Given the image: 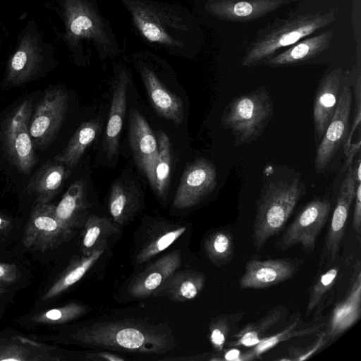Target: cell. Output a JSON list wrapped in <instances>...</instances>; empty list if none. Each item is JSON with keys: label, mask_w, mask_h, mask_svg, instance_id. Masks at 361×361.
Returning a JSON list of instances; mask_svg holds the SVG:
<instances>
[{"label": "cell", "mask_w": 361, "mask_h": 361, "mask_svg": "<svg viewBox=\"0 0 361 361\" xmlns=\"http://www.w3.org/2000/svg\"><path fill=\"white\" fill-rule=\"evenodd\" d=\"M119 231L118 224L108 218L97 216L88 217L83 225L81 241L82 255L89 256L97 250H105L108 238Z\"/></svg>", "instance_id": "obj_31"}, {"label": "cell", "mask_w": 361, "mask_h": 361, "mask_svg": "<svg viewBox=\"0 0 361 361\" xmlns=\"http://www.w3.org/2000/svg\"><path fill=\"white\" fill-rule=\"evenodd\" d=\"M32 112V99H26L4 121L1 139L7 156L23 174H28L37 159L29 132Z\"/></svg>", "instance_id": "obj_6"}, {"label": "cell", "mask_w": 361, "mask_h": 361, "mask_svg": "<svg viewBox=\"0 0 361 361\" xmlns=\"http://www.w3.org/2000/svg\"><path fill=\"white\" fill-rule=\"evenodd\" d=\"M286 313L287 309L285 306L279 305L273 307L259 320L246 324L243 329L234 333L231 336L233 341H227L226 345L231 347L243 346L245 348H252L256 345L263 338L268 336L267 334L271 329L281 322Z\"/></svg>", "instance_id": "obj_28"}, {"label": "cell", "mask_w": 361, "mask_h": 361, "mask_svg": "<svg viewBox=\"0 0 361 361\" xmlns=\"http://www.w3.org/2000/svg\"><path fill=\"white\" fill-rule=\"evenodd\" d=\"M328 343L329 341L324 330L318 336L317 341L310 345L307 346L306 348L290 347L289 348V355L291 357L290 360H305L315 354Z\"/></svg>", "instance_id": "obj_41"}, {"label": "cell", "mask_w": 361, "mask_h": 361, "mask_svg": "<svg viewBox=\"0 0 361 361\" xmlns=\"http://www.w3.org/2000/svg\"><path fill=\"white\" fill-rule=\"evenodd\" d=\"M129 142L137 166L154 188V169L158 157L157 137L137 109L129 112Z\"/></svg>", "instance_id": "obj_14"}, {"label": "cell", "mask_w": 361, "mask_h": 361, "mask_svg": "<svg viewBox=\"0 0 361 361\" xmlns=\"http://www.w3.org/2000/svg\"><path fill=\"white\" fill-rule=\"evenodd\" d=\"M352 99L350 87L344 86L333 117L317 149L314 163L317 170H324L329 165L341 145H344L347 140Z\"/></svg>", "instance_id": "obj_13"}, {"label": "cell", "mask_w": 361, "mask_h": 361, "mask_svg": "<svg viewBox=\"0 0 361 361\" xmlns=\"http://www.w3.org/2000/svg\"><path fill=\"white\" fill-rule=\"evenodd\" d=\"M179 250H174L159 258L138 274L129 286L128 292L134 298L151 295L180 267Z\"/></svg>", "instance_id": "obj_22"}, {"label": "cell", "mask_w": 361, "mask_h": 361, "mask_svg": "<svg viewBox=\"0 0 361 361\" xmlns=\"http://www.w3.org/2000/svg\"><path fill=\"white\" fill-rule=\"evenodd\" d=\"M273 110L269 92L261 87L234 98L225 108L221 121L234 135L235 145L250 143L262 135Z\"/></svg>", "instance_id": "obj_4"}, {"label": "cell", "mask_w": 361, "mask_h": 361, "mask_svg": "<svg viewBox=\"0 0 361 361\" xmlns=\"http://www.w3.org/2000/svg\"><path fill=\"white\" fill-rule=\"evenodd\" d=\"M56 348L15 336L0 340V361H53L61 358L54 355Z\"/></svg>", "instance_id": "obj_26"}, {"label": "cell", "mask_w": 361, "mask_h": 361, "mask_svg": "<svg viewBox=\"0 0 361 361\" xmlns=\"http://www.w3.org/2000/svg\"><path fill=\"white\" fill-rule=\"evenodd\" d=\"M2 223H3V220L0 218V226H1Z\"/></svg>", "instance_id": "obj_47"}, {"label": "cell", "mask_w": 361, "mask_h": 361, "mask_svg": "<svg viewBox=\"0 0 361 361\" xmlns=\"http://www.w3.org/2000/svg\"><path fill=\"white\" fill-rule=\"evenodd\" d=\"M301 322L300 313L297 312L292 322L281 331L269 335L263 338L256 345L251 348L250 351L256 357H259L263 353L267 352L276 345L288 339L316 334L319 332L326 323L308 326L298 329V326Z\"/></svg>", "instance_id": "obj_34"}, {"label": "cell", "mask_w": 361, "mask_h": 361, "mask_svg": "<svg viewBox=\"0 0 361 361\" xmlns=\"http://www.w3.org/2000/svg\"><path fill=\"white\" fill-rule=\"evenodd\" d=\"M20 271L15 264L0 262V283H11L18 279Z\"/></svg>", "instance_id": "obj_44"}, {"label": "cell", "mask_w": 361, "mask_h": 361, "mask_svg": "<svg viewBox=\"0 0 361 361\" xmlns=\"http://www.w3.org/2000/svg\"><path fill=\"white\" fill-rule=\"evenodd\" d=\"M103 249L89 256L82 255L73 259L65 271L49 287L42 297L43 300L52 299L63 293L80 281L104 252Z\"/></svg>", "instance_id": "obj_32"}, {"label": "cell", "mask_w": 361, "mask_h": 361, "mask_svg": "<svg viewBox=\"0 0 361 361\" xmlns=\"http://www.w3.org/2000/svg\"><path fill=\"white\" fill-rule=\"evenodd\" d=\"M330 210L331 204L327 200L316 199L307 203L277 240L276 248L285 250L301 245L305 252L312 253Z\"/></svg>", "instance_id": "obj_8"}, {"label": "cell", "mask_w": 361, "mask_h": 361, "mask_svg": "<svg viewBox=\"0 0 361 361\" xmlns=\"http://www.w3.org/2000/svg\"><path fill=\"white\" fill-rule=\"evenodd\" d=\"M334 11L325 13H306L276 19L259 30L248 44L242 60L245 66H250L274 56L280 49L289 47L302 39L327 26L335 20Z\"/></svg>", "instance_id": "obj_2"}, {"label": "cell", "mask_w": 361, "mask_h": 361, "mask_svg": "<svg viewBox=\"0 0 361 361\" xmlns=\"http://www.w3.org/2000/svg\"><path fill=\"white\" fill-rule=\"evenodd\" d=\"M89 208L86 183L79 179L69 186L56 206V216L63 228L73 237L74 232L83 226Z\"/></svg>", "instance_id": "obj_20"}, {"label": "cell", "mask_w": 361, "mask_h": 361, "mask_svg": "<svg viewBox=\"0 0 361 361\" xmlns=\"http://www.w3.org/2000/svg\"><path fill=\"white\" fill-rule=\"evenodd\" d=\"M158 157L154 169V188L157 195L164 199L167 195L173 161L171 143L167 134L162 130L157 132Z\"/></svg>", "instance_id": "obj_33"}, {"label": "cell", "mask_w": 361, "mask_h": 361, "mask_svg": "<svg viewBox=\"0 0 361 361\" xmlns=\"http://www.w3.org/2000/svg\"><path fill=\"white\" fill-rule=\"evenodd\" d=\"M348 168V171L339 188L328 233L321 252L319 267L329 264L338 258L345 232L348 212L355 197L356 188L353 169L351 165Z\"/></svg>", "instance_id": "obj_12"}, {"label": "cell", "mask_w": 361, "mask_h": 361, "mask_svg": "<svg viewBox=\"0 0 361 361\" xmlns=\"http://www.w3.org/2000/svg\"><path fill=\"white\" fill-rule=\"evenodd\" d=\"M108 205L113 221L118 225L124 224L139 208L137 189L128 182L116 180L111 188Z\"/></svg>", "instance_id": "obj_30"}, {"label": "cell", "mask_w": 361, "mask_h": 361, "mask_svg": "<svg viewBox=\"0 0 361 361\" xmlns=\"http://www.w3.org/2000/svg\"><path fill=\"white\" fill-rule=\"evenodd\" d=\"M140 74L149 100L157 114L176 126L180 125L184 117L181 98L169 91L151 69L143 66Z\"/></svg>", "instance_id": "obj_21"}, {"label": "cell", "mask_w": 361, "mask_h": 361, "mask_svg": "<svg viewBox=\"0 0 361 361\" xmlns=\"http://www.w3.org/2000/svg\"><path fill=\"white\" fill-rule=\"evenodd\" d=\"M295 0H209L207 11L219 19L249 22L262 18Z\"/></svg>", "instance_id": "obj_17"}, {"label": "cell", "mask_w": 361, "mask_h": 361, "mask_svg": "<svg viewBox=\"0 0 361 361\" xmlns=\"http://www.w3.org/2000/svg\"><path fill=\"white\" fill-rule=\"evenodd\" d=\"M133 22L140 34L149 42L170 47H182L172 31L188 30L183 19L166 7L147 0H123Z\"/></svg>", "instance_id": "obj_5"}, {"label": "cell", "mask_w": 361, "mask_h": 361, "mask_svg": "<svg viewBox=\"0 0 361 361\" xmlns=\"http://www.w3.org/2000/svg\"><path fill=\"white\" fill-rule=\"evenodd\" d=\"M361 316V264L353 266L350 284L347 293L333 308L324 330L329 342L351 328Z\"/></svg>", "instance_id": "obj_16"}, {"label": "cell", "mask_w": 361, "mask_h": 361, "mask_svg": "<svg viewBox=\"0 0 361 361\" xmlns=\"http://www.w3.org/2000/svg\"><path fill=\"white\" fill-rule=\"evenodd\" d=\"M71 171L62 163L47 161L29 181L25 191L35 195L37 203L47 204L59 192Z\"/></svg>", "instance_id": "obj_25"}, {"label": "cell", "mask_w": 361, "mask_h": 361, "mask_svg": "<svg viewBox=\"0 0 361 361\" xmlns=\"http://www.w3.org/2000/svg\"><path fill=\"white\" fill-rule=\"evenodd\" d=\"M301 264L300 259H251L247 262L245 272L239 280L240 287L262 289L282 283L293 278Z\"/></svg>", "instance_id": "obj_15"}, {"label": "cell", "mask_w": 361, "mask_h": 361, "mask_svg": "<svg viewBox=\"0 0 361 361\" xmlns=\"http://www.w3.org/2000/svg\"><path fill=\"white\" fill-rule=\"evenodd\" d=\"M204 250L216 266L227 264L231 259L234 250L232 235L226 231L212 233L204 241Z\"/></svg>", "instance_id": "obj_37"}, {"label": "cell", "mask_w": 361, "mask_h": 361, "mask_svg": "<svg viewBox=\"0 0 361 361\" xmlns=\"http://www.w3.org/2000/svg\"><path fill=\"white\" fill-rule=\"evenodd\" d=\"M341 263L338 262L326 268L316 278L312 284L306 308V317L316 311L325 298L335 286L341 272Z\"/></svg>", "instance_id": "obj_36"}, {"label": "cell", "mask_w": 361, "mask_h": 361, "mask_svg": "<svg viewBox=\"0 0 361 361\" xmlns=\"http://www.w3.org/2000/svg\"><path fill=\"white\" fill-rule=\"evenodd\" d=\"M86 359L95 361H123L125 359L118 355L107 352L90 353Z\"/></svg>", "instance_id": "obj_45"}, {"label": "cell", "mask_w": 361, "mask_h": 361, "mask_svg": "<svg viewBox=\"0 0 361 361\" xmlns=\"http://www.w3.org/2000/svg\"><path fill=\"white\" fill-rule=\"evenodd\" d=\"M72 237L56 216V206L36 203L27 223L23 243L30 250L45 252L59 247Z\"/></svg>", "instance_id": "obj_9"}, {"label": "cell", "mask_w": 361, "mask_h": 361, "mask_svg": "<svg viewBox=\"0 0 361 361\" xmlns=\"http://www.w3.org/2000/svg\"><path fill=\"white\" fill-rule=\"evenodd\" d=\"M205 276L195 270L175 271L154 292V296H165L170 300L185 302L195 298L202 290Z\"/></svg>", "instance_id": "obj_27"}, {"label": "cell", "mask_w": 361, "mask_h": 361, "mask_svg": "<svg viewBox=\"0 0 361 361\" xmlns=\"http://www.w3.org/2000/svg\"><path fill=\"white\" fill-rule=\"evenodd\" d=\"M71 336L87 345L144 353H164L173 344L166 328L130 321L95 323Z\"/></svg>", "instance_id": "obj_1"}, {"label": "cell", "mask_w": 361, "mask_h": 361, "mask_svg": "<svg viewBox=\"0 0 361 361\" xmlns=\"http://www.w3.org/2000/svg\"><path fill=\"white\" fill-rule=\"evenodd\" d=\"M334 36L333 30H326L306 37L288 49L274 54L264 61L270 66H286L304 63L326 51Z\"/></svg>", "instance_id": "obj_24"}, {"label": "cell", "mask_w": 361, "mask_h": 361, "mask_svg": "<svg viewBox=\"0 0 361 361\" xmlns=\"http://www.w3.org/2000/svg\"><path fill=\"white\" fill-rule=\"evenodd\" d=\"M149 237L136 256V263L142 264L161 252L185 231V226H166Z\"/></svg>", "instance_id": "obj_35"}, {"label": "cell", "mask_w": 361, "mask_h": 361, "mask_svg": "<svg viewBox=\"0 0 361 361\" xmlns=\"http://www.w3.org/2000/svg\"><path fill=\"white\" fill-rule=\"evenodd\" d=\"M303 194L299 178L270 183L262 193L253 224L252 240L260 250L268 240L283 228Z\"/></svg>", "instance_id": "obj_3"}, {"label": "cell", "mask_w": 361, "mask_h": 361, "mask_svg": "<svg viewBox=\"0 0 361 361\" xmlns=\"http://www.w3.org/2000/svg\"><path fill=\"white\" fill-rule=\"evenodd\" d=\"M66 38L73 45L83 39L101 47H109L110 39L98 13L85 0H65Z\"/></svg>", "instance_id": "obj_10"}, {"label": "cell", "mask_w": 361, "mask_h": 361, "mask_svg": "<svg viewBox=\"0 0 361 361\" xmlns=\"http://www.w3.org/2000/svg\"><path fill=\"white\" fill-rule=\"evenodd\" d=\"M243 312L233 314H223L214 317L209 324V339L214 350L217 353H221L227 340L233 334H231L238 322L243 317Z\"/></svg>", "instance_id": "obj_38"}, {"label": "cell", "mask_w": 361, "mask_h": 361, "mask_svg": "<svg viewBox=\"0 0 361 361\" xmlns=\"http://www.w3.org/2000/svg\"><path fill=\"white\" fill-rule=\"evenodd\" d=\"M353 88L355 91V109L353 119V123L350 129L347 140L343 145L345 155L352 144V138L355 131L360 128L361 121V77L360 73L358 71L357 78L353 82Z\"/></svg>", "instance_id": "obj_40"}, {"label": "cell", "mask_w": 361, "mask_h": 361, "mask_svg": "<svg viewBox=\"0 0 361 361\" xmlns=\"http://www.w3.org/2000/svg\"><path fill=\"white\" fill-rule=\"evenodd\" d=\"M8 290L5 288V286L3 284L0 283V295L4 294V293H6Z\"/></svg>", "instance_id": "obj_46"}, {"label": "cell", "mask_w": 361, "mask_h": 361, "mask_svg": "<svg viewBox=\"0 0 361 361\" xmlns=\"http://www.w3.org/2000/svg\"><path fill=\"white\" fill-rule=\"evenodd\" d=\"M217 175L215 166L205 158L189 163L180 178L173 205L187 209L200 203L216 188Z\"/></svg>", "instance_id": "obj_11"}, {"label": "cell", "mask_w": 361, "mask_h": 361, "mask_svg": "<svg viewBox=\"0 0 361 361\" xmlns=\"http://www.w3.org/2000/svg\"><path fill=\"white\" fill-rule=\"evenodd\" d=\"M101 128L102 121L99 118L80 124L64 149L56 155L54 159L71 170L75 169L86 149L99 134Z\"/></svg>", "instance_id": "obj_29"}, {"label": "cell", "mask_w": 361, "mask_h": 361, "mask_svg": "<svg viewBox=\"0 0 361 361\" xmlns=\"http://www.w3.org/2000/svg\"><path fill=\"white\" fill-rule=\"evenodd\" d=\"M68 96L61 88L47 91L32 114L29 132L36 149L47 148L56 138L68 111Z\"/></svg>", "instance_id": "obj_7"}, {"label": "cell", "mask_w": 361, "mask_h": 361, "mask_svg": "<svg viewBox=\"0 0 361 361\" xmlns=\"http://www.w3.org/2000/svg\"><path fill=\"white\" fill-rule=\"evenodd\" d=\"M129 78L125 71L116 75L111 107L102 147L109 159L117 157L121 133L127 107V91Z\"/></svg>", "instance_id": "obj_19"}, {"label": "cell", "mask_w": 361, "mask_h": 361, "mask_svg": "<svg viewBox=\"0 0 361 361\" xmlns=\"http://www.w3.org/2000/svg\"><path fill=\"white\" fill-rule=\"evenodd\" d=\"M85 312L86 309L83 305L70 302L35 314L32 316V320L38 324H61L74 320Z\"/></svg>", "instance_id": "obj_39"}, {"label": "cell", "mask_w": 361, "mask_h": 361, "mask_svg": "<svg viewBox=\"0 0 361 361\" xmlns=\"http://www.w3.org/2000/svg\"><path fill=\"white\" fill-rule=\"evenodd\" d=\"M216 357L209 358V360H227V361H250L255 359V357L251 353L250 350L243 352L237 348H231L229 349H224Z\"/></svg>", "instance_id": "obj_43"}, {"label": "cell", "mask_w": 361, "mask_h": 361, "mask_svg": "<svg viewBox=\"0 0 361 361\" xmlns=\"http://www.w3.org/2000/svg\"><path fill=\"white\" fill-rule=\"evenodd\" d=\"M343 78L341 68H336L321 80L315 92L313 105L315 142L322 138L337 106Z\"/></svg>", "instance_id": "obj_18"}, {"label": "cell", "mask_w": 361, "mask_h": 361, "mask_svg": "<svg viewBox=\"0 0 361 361\" xmlns=\"http://www.w3.org/2000/svg\"><path fill=\"white\" fill-rule=\"evenodd\" d=\"M361 164L360 160L357 161L355 169H353L355 179L356 181V188L355 193V204L353 216L352 226L354 231L357 234L358 242L360 243L361 235Z\"/></svg>", "instance_id": "obj_42"}, {"label": "cell", "mask_w": 361, "mask_h": 361, "mask_svg": "<svg viewBox=\"0 0 361 361\" xmlns=\"http://www.w3.org/2000/svg\"><path fill=\"white\" fill-rule=\"evenodd\" d=\"M42 59V49L37 39L25 35L8 63L7 83L16 85L28 81L39 71Z\"/></svg>", "instance_id": "obj_23"}]
</instances>
